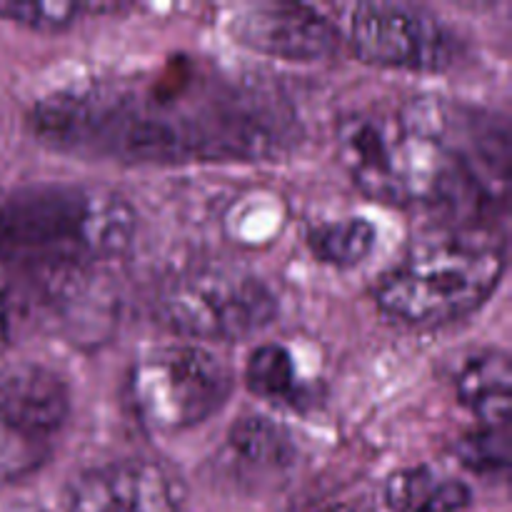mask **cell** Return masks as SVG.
Segmentation results:
<instances>
[{
	"label": "cell",
	"mask_w": 512,
	"mask_h": 512,
	"mask_svg": "<svg viewBox=\"0 0 512 512\" xmlns=\"http://www.w3.org/2000/svg\"><path fill=\"white\" fill-rule=\"evenodd\" d=\"M30 123L50 148L123 163H250L285 155L298 140L295 110L278 90L198 63L60 88L35 105Z\"/></svg>",
	"instance_id": "obj_1"
},
{
	"label": "cell",
	"mask_w": 512,
	"mask_h": 512,
	"mask_svg": "<svg viewBox=\"0 0 512 512\" xmlns=\"http://www.w3.org/2000/svg\"><path fill=\"white\" fill-rule=\"evenodd\" d=\"M340 158L363 193L403 208H453L495 198L508 180V143L495 125L440 100L355 115Z\"/></svg>",
	"instance_id": "obj_2"
},
{
	"label": "cell",
	"mask_w": 512,
	"mask_h": 512,
	"mask_svg": "<svg viewBox=\"0 0 512 512\" xmlns=\"http://www.w3.org/2000/svg\"><path fill=\"white\" fill-rule=\"evenodd\" d=\"M138 218L115 190L35 183L0 198V260L20 270L70 273L128 253Z\"/></svg>",
	"instance_id": "obj_3"
},
{
	"label": "cell",
	"mask_w": 512,
	"mask_h": 512,
	"mask_svg": "<svg viewBox=\"0 0 512 512\" xmlns=\"http://www.w3.org/2000/svg\"><path fill=\"white\" fill-rule=\"evenodd\" d=\"M505 273V253L480 230L420 238L375 283V303L405 325H445L478 310Z\"/></svg>",
	"instance_id": "obj_4"
},
{
	"label": "cell",
	"mask_w": 512,
	"mask_h": 512,
	"mask_svg": "<svg viewBox=\"0 0 512 512\" xmlns=\"http://www.w3.org/2000/svg\"><path fill=\"white\" fill-rule=\"evenodd\" d=\"M278 315L273 288L238 268H195L160 290L155 318L190 340H238L258 335Z\"/></svg>",
	"instance_id": "obj_5"
},
{
	"label": "cell",
	"mask_w": 512,
	"mask_h": 512,
	"mask_svg": "<svg viewBox=\"0 0 512 512\" xmlns=\"http://www.w3.org/2000/svg\"><path fill=\"white\" fill-rule=\"evenodd\" d=\"M233 378L218 355L193 343L148 350L130 373V395L140 423L155 433H180L218 413Z\"/></svg>",
	"instance_id": "obj_6"
},
{
	"label": "cell",
	"mask_w": 512,
	"mask_h": 512,
	"mask_svg": "<svg viewBox=\"0 0 512 512\" xmlns=\"http://www.w3.org/2000/svg\"><path fill=\"white\" fill-rule=\"evenodd\" d=\"M348 40L363 63L400 70H440L453 63V38L438 18L395 3H360Z\"/></svg>",
	"instance_id": "obj_7"
},
{
	"label": "cell",
	"mask_w": 512,
	"mask_h": 512,
	"mask_svg": "<svg viewBox=\"0 0 512 512\" xmlns=\"http://www.w3.org/2000/svg\"><path fill=\"white\" fill-rule=\"evenodd\" d=\"M183 485L165 465L123 458L83 470L65 493L68 512H180Z\"/></svg>",
	"instance_id": "obj_8"
},
{
	"label": "cell",
	"mask_w": 512,
	"mask_h": 512,
	"mask_svg": "<svg viewBox=\"0 0 512 512\" xmlns=\"http://www.w3.org/2000/svg\"><path fill=\"white\" fill-rule=\"evenodd\" d=\"M228 30L255 53L285 60H320L338 50V28L328 15L303 3H253L235 10Z\"/></svg>",
	"instance_id": "obj_9"
},
{
	"label": "cell",
	"mask_w": 512,
	"mask_h": 512,
	"mask_svg": "<svg viewBox=\"0 0 512 512\" xmlns=\"http://www.w3.org/2000/svg\"><path fill=\"white\" fill-rule=\"evenodd\" d=\"M70 415V390L58 373L38 363L0 370V428L28 443L48 440Z\"/></svg>",
	"instance_id": "obj_10"
},
{
	"label": "cell",
	"mask_w": 512,
	"mask_h": 512,
	"mask_svg": "<svg viewBox=\"0 0 512 512\" xmlns=\"http://www.w3.org/2000/svg\"><path fill=\"white\" fill-rule=\"evenodd\" d=\"M455 393L480 425H510L512 370L508 355L500 350L473 355L455 380Z\"/></svg>",
	"instance_id": "obj_11"
},
{
	"label": "cell",
	"mask_w": 512,
	"mask_h": 512,
	"mask_svg": "<svg viewBox=\"0 0 512 512\" xmlns=\"http://www.w3.org/2000/svg\"><path fill=\"white\" fill-rule=\"evenodd\" d=\"M470 498L463 480L428 463L398 470L385 483V503L393 512H460Z\"/></svg>",
	"instance_id": "obj_12"
},
{
	"label": "cell",
	"mask_w": 512,
	"mask_h": 512,
	"mask_svg": "<svg viewBox=\"0 0 512 512\" xmlns=\"http://www.w3.org/2000/svg\"><path fill=\"white\" fill-rule=\"evenodd\" d=\"M228 453L240 468L278 473L293 465V435L268 415H243L228 433Z\"/></svg>",
	"instance_id": "obj_13"
},
{
	"label": "cell",
	"mask_w": 512,
	"mask_h": 512,
	"mask_svg": "<svg viewBox=\"0 0 512 512\" xmlns=\"http://www.w3.org/2000/svg\"><path fill=\"white\" fill-rule=\"evenodd\" d=\"M375 225L368 218H340L318 223L308 230V248L323 263L335 268H353L363 263L375 248Z\"/></svg>",
	"instance_id": "obj_14"
},
{
	"label": "cell",
	"mask_w": 512,
	"mask_h": 512,
	"mask_svg": "<svg viewBox=\"0 0 512 512\" xmlns=\"http://www.w3.org/2000/svg\"><path fill=\"white\" fill-rule=\"evenodd\" d=\"M245 383L255 395L275 403L295 405L300 400V380L293 355L283 345H260L245 365Z\"/></svg>",
	"instance_id": "obj_15"
},
{
	"label": "cell",
	"mask_w": 512,
	"mask_h": 512,
	"mask_svg": "<svg viewBox=\"0 0 512 512\" xmlns=\"http://www.w3.org/2000/svg\"><path fill=\"white\" fill-rule=\"evenodd\" d=\"M128 5H93V3H63V0H40V3H20V0H0V18L15 25H25L40 33H58L70 28L85 13H115Z\"/></svg>",
	"instance_id": "obj_16"
},
{
	"label": "cell",
	"mask_w": 512,
	"mask_h": 512,
	"mask_svg": "<svg viewBox=\"0 0 512 512\" xmlns=\"http://www.w3.org/2000/svg\"><path fill=\"white\" fill-rule=\"evenodd\" d=\"M460 463L475 473H498L510 465V425H480L455 448Z\"/></svg>",
	"instance_id": "obj_17"
},
{
	"label": "cell",
	"mask_w": 512,
	"mask_h": 512,
	"mask_svg": "<svg viewBox=\"0 0 512 512\" xmlns=\"http://www.w3.org/2000/svg\"><path fill=\"white\" fill-rule=\"evenodd\" d=\"M320 512H355L353 508H348V505H333V508H325Z\"/></svg>",
	"instance_id": "obj_18"
}]
</instances>
